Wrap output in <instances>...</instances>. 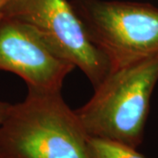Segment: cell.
I'll return each instance as SVG.
<instances>
[{
	"mask_svg": "<svg viewBox=\"0 0 158 158\" xmlns=\"http://www.w3.org/2000/svg\"><path fill=\"white\" fill-rule=\"evenodd\" d=\"M88 139L61 91L28 89L0 123V158H90Z\"/></svg>",
	"mask_w": 158,
	"mask_h": 158,
	"instance_id": "cell-1",
	"label": "cell"
},
{
	"mask_svg": "<svg viewBox=\"0 0 158 158\" xmlns=\"http://www.w3.org/2000/svg\"><path fill=\"white\" fill-rule=\"evenodd\" d=\"M157 82L158 54L112 69L90 100L75 110L88 135L137 148Z\"/></svg>",
	"mask_w": 158,
	"mask_h": 158,
	"instance_id": "cell-2",
	"label": "cell"
},
{
	"mask_svg": "<svg viewBox=\"0 0 158 158\" xmlns=\"http://www.w3.org/2000/svg\"><path fill=\"white\" fill-rule=\"evenodd\" d=\"M72 5L111 70L158 54L156 7L101 0H75Z\"/></svg>",
	"mask_w": 158,
	"mask_h": 158,
	"instance_id": "cell-3",
	"label": "cell"
},
{
	"mask_svg": "<svg viewBox=\"0 0 158 158\" xmlns=\"http://www.w3.org/2000/svg\"><path fill=\"white\" fill-rule=\"evenodd\" d=\"M4 18L32 26L54 50L80 69L94 88L111 71L107 58L91 41L67 0H9Z\"/></svg>",
	"mask_w": 158,
	"mask_h": 158,
	"instance_id": "cell-4",
	"label": "cell"
},
{
	"mask_svg": "<svg viewBox=\"0 0 158 158\" xmlns=\"http://www.w3.org/2000/svg\"><path fill=\"white\" fill-rule=\"evenodd\" d=\"M75 68L29 24L11 18L0 22V70L16 74L27 89L61 91L64 78Z\"/></svg>",
	"mask_w": 158,
	"mask_h": 158,
	"instance_id": "cell-5",
	"label": "cell"
},
{
	"mask_svg": "<svg viewBox=\"0 0 158 158\" xmlns=\"http://www.w3.org/2000/svg\"><path fill=\"white\" fill-rule=\"evenodd\" d=\"M88 148L90 158H146L137 148L96 137L89 136Z\"/></svg>",
	"mask_w": 158,
	"mask_h": 158,
	"instance_id": "cell-6",
	"label": "cell"
},
{
	"mask_svg": "<svg viewBox=\"0 0 158 158\" xmlns=\"http://www.w3.org/2000/svg\"><path fill=\"white\" fill-rule=\"evenodd\" d=\"M9 107H10V104L6 103V102L0 101V123L2 122V120L6 117Z\"/></svg>",
	"mask_w": 158,
	"mask_h": 158,
	"instance_id": "cell-7",
	"label": "cell"
},
{
	"mask_svg": "<svg viewBox=\"0 0 158 158\" xmlns=\"http://www.w3.org/2000/svg\"><path fill=\"white\" fill-rule=\"evenodd\" d=\"M9 0H0V22L4 19V11Z\"/></svg>",
	"mask_w": 158,
	"mask_h": 158,
	"instance_id": "cell-8",
	"label": "cell"
}]
</instances>
